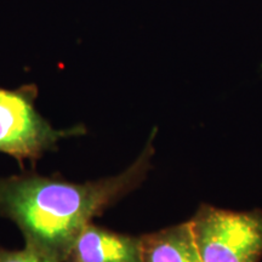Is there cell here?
<instances>
[{"label": "cell", "mask_w": 262, "mask_h": 262, "mask_svg": "<svg viewBox=\"0 0 262 262\" xmlns=\"http://www.w3.org/2000/svg\"><path fill=\"white\" fill-rule=\"evenodd\" d=\"M63 262H142L140 237L88 224L75 238Z\"/></svg>", "instance_id": "277c9868"}, {"label": "cell", "mask_w": 262, "mask_h": 262, "mask_svg": "<svg viewBox=\"0 0 262 262\" xmlns=\"http://www.w3.org/2000/svg\"><path fill=\"white\" fill-rule=\"evenodd\" d=\"M0 262H58L33 249L25 247L22 250H8L0 247Z\"/></svg>", "instance_id": "8992f818"}, {"label": "cell", "mask_w": 262, "mask_h": 262, "mask_svg": "<svg viewBox=\"0 0 262 262\" xmlns=\"http://www.w3.org/2000/svg\"><path fill=\"white\" fill-rule=\"evenodd\" d=\"M202 262H258L262 211H231L202 205L191 221Z\"/></svg>", "instance_id": "3957f363"}, {"label": "cell", "mask_w": 262, "mask_h": 262, "mask_svg": "<svg viewBox=\"0 0 262 262\" xmlns=\"http://www.w3.org/2000/svg\"><path fill=\"white\" fill-rule=\"evenodd\" d=\"M142 262H202L189 222L141 235Z\"/></svg>", "instance_id": "5b68a950"}, {"label": "cell", "mask_w": 262, "mask_h": 262, "mask_svg": "<svg viewBox=\"0 0 262 262\" xmlns=\"http://www.w3.org/2000/svg\"><path fill=\"white\" fill-rule=\"evenodd\" d=\"M38 88L26 84L18 89L0 88V153L9 155L24 165L35 162L55 149L61 139L85 134L84 126L57 130L35 110Z\"/></svg>", "instance_id": "7a4b0ae2"}, {"label": "cell", "mask_w": 262, "mask_h": 262, "mask_svg": "<svg viewBox=\"0 0 262 262\" xmlns=\"http://www.w3.org/2000/svg\"><path fill=\"white\" fill-rule=\"evenodd\" d=\"M155 134L139 158L113 178L85 183L32 173L0 179V214L18 226L26 247L63 262L81 229L145 180Z\"/></svg>", "instance_id": "6da1fadb"}]
</instances>
